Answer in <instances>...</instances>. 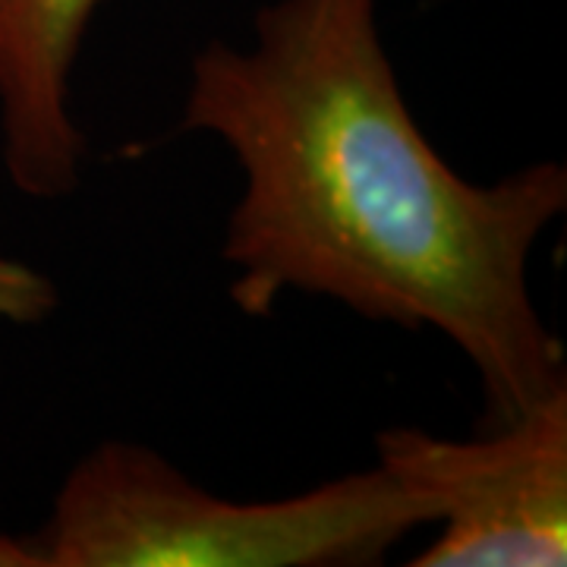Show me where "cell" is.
Returning <instances> with one entry per match:
<instances>
[{
  "mask_svg": "<svg viewBox=\"0 0 567 567\" xmlns=\"http://www.w3.org/2000/svg\"><path fill=\"white\" fill-rule=\"evenodd\" d=\"M181 130L215 133L244 171L221 252L240 312L303 290L435 328L476 369L488 429L567 385L565 344L529 293V252L567 208L565 164L492 186L451 171L401 95L375 0L262 7L252 48L193 58Z\"/></svg>",
  "mask_w": 567,
  "mask_h": 567,
  "instance_id": "obj_1",
  "label": "cell"
},
{
  "mask_svg": "<svg viewBox=\"0 0 567 567\" xmlns=\"http://www.w3.org/2000/svg\"><path fill=\"white\" fill-rule=\"evenodd\" d=\"M429 507L385 466L284 502H224L158 451L85 454L35 533L41 567H350L385 561Z\"/></svg>",
  "mask_w": 567,
  "mask_h": 567,
  "instance_id": "obj_2",
  "label": "cell"
},
{
  "mask_svg": "<svg viewBox=\"0 0 567 567\" xmlns=\"http://www.w3.org/2000/svg\"><path fill=\"white\" fill-rule=\"evenodd\" d=\"M375 447L379 464L442 524L413 567L567 561V385L473 442L394 425Z\"/></svg>",
  "mask_w": 567,
  "mask_h": 567,
  "instance_id": "obj_3",
  "label": "cell"
},
{
  "mask_svg": "<svg viewBox=\"0 0 567 567\" xmlns=\"http://www.w3.org/2000/svg\"><path fill=\"white\" fill-rule=\"evenodd\" d=\"M102 0H0V126L13 186L63 199L80 186L85 136L66 111L70 73Z\"/></svg>",
  "mask_w": 567,
  "mask_h": 567,
  "instance_id": "obj_4",
  "label": "cell"
},
{
  "mask_svg": "<svg viewBox=\"0 0 567 567\" xmlns=\"http://www.w3.org/2000/svg\"><path fill=\"white\" fill-rule=\"evenodd\" d=\"M58 309V287L48 275L0 256V322L35 324Z\"/></svg>",
  "mask_w": 567,
  "mask_h": 567,
  "instance_id": "obj_5",
  "label": "cell"
},
{
  "mask_svg": "<svg viewBox=\"0 0 567 567\" xmlns=\"http://www.w3.org/2000/svg\"><path fill=\"white\" fill-rule=\"evenodd\" d=\"M0 567H41V555L35 539H17L0 533Z\"/></svg>",
  "mask_w": 567,
  "mask_h": 567,
  "instance_id": "obj_6",
  "label": "cell"
}]
</instances>
